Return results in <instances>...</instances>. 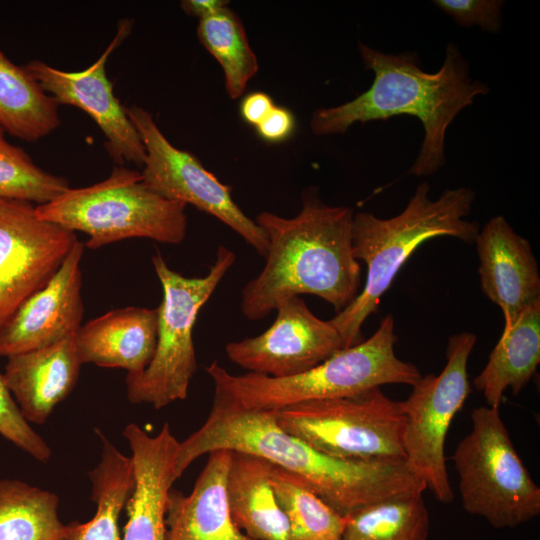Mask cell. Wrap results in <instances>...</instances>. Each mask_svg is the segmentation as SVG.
I'll return each mask as SVG.
<instances>
[{"instance_id": "obj_6", "label": "cell", "mask_w": 540, "mask_h": 540, "mask_svg": "<svg viewBox=\"0 0 540 540\" xmlns=\"http://www.w3.org/2000/svg\"><path fill=\"white\" fill-rule=\"evenodd\" d=\"M185 209L186 204L149 189L140 171L119 165L101 182L68 188L54 200L36 205L41 219L86 233L85 246L90 249L129 238L180 244L187 232Z\"/></svg>"}, {"instance_id": "obj_20", "label": "cell", "mask_w": 540, "mask_h": 540, "mask_svg": "<svg viewBox=\"0 0 540 540\" xmlns=\"http://www.w3.org/2000/svg\"><path fill=\"white\" fill-rule=\"evenodd\" d=\"M157 328V308L114 309L81 325L75 334V345L82 364L138 374L154 356Z\"/></svg>"}, {"instance_id": "obj_9", "label": "cell", "mask_w": 540, "mask_h": 540, "mask_svg": "<svg viewBox=\"0 0 540 540\" xmlns=\"http://www.w3.org/2000/svg\"><path fill=\"white\" fill-rule=\"evenodd\" d=\"M278 425L317 451L348 460L404 459L400 401L380 387L274 410Z\"/></svg>"}, {"instance_id": "obj_2", "label": "cell", "mask_w": 540, "mask_h": 540, "mask_svg": "<svg viewBox=\"0 0 540 540\" xmlns=\"http://www.w3.org/2000/svg\"><path fill=\"white\" fill-rule=\"evenodd\" d=\"M301 200L292 218L267 211L256 217L268 247L262 270L242 289L240 307L248 320L264 319L281 301L303 294L322 298L338 314L359 294L353 209L326 204L315 187L306 188Z\"/></svg>"}, {"instance_id": "obj_26", "label": "cell", "mask_w": 540, "mask_h": 540, "mask_svg": "<svg viewBox=\"0 0 540 540\" xmlns=\"http://www.w3.org/2000/svg\"><path fill=\"white\" fill-rule=\"evenodd\" d=\"M429 527L423 493L409 494L345 516L341 540H427Z\"/></svg>"}, {"instance_id": "obj_22", "label": "cell", "mask_w": 540, "mask_h": 540, "mask_svg": "<svg viewBox=\"0 0 540 540\" xmlns=\"http://www.w3.org/2000/svg\"><path fill=\"white\" fill-rule=\"evenodd\" d=\"M540 362V302L528 308L500 339L483 370L473 381L487 406L499 408L504 393L518 395L534 376Z\"/></svg>"}, {"instance_id": "obj_19", "label": "cell", "mask_w": 540, "mask_h": 540, "mask_svg": "<svg viewBox=\"0 0 540 540\" xmlns=\"http://www.w3.org/2000/svg\"><path fill=\"white\" fill-rule=\"evenodd\" d=\"M231 453L210 452L188 495L171 489L164 540H254L235 525L230 515L226 479Z\"/></svg>"}, {"instance_id": "obj_24", "label": "cell", "mask_w": 540, "mask_h": 540, "mask_svg": "<svg viewBox=\"0 0 540 540\" xmlns=\"http://www.w3.org/2000/svg\"><path fill=\"white\" fill-rule=\"evenodd\" d=\"M96 432L102 453L88 473L96 512L87 522L73 521L72 540H122L119 519L134 487L133 464L100 430Z\"/></svg>"}, {"instance_id": "obj_18", "label": "cell", "mask_w": 540, "mask_h": 540, "mask_svg": "<svg viewBox=\"0 0 540 540\" xmlns=\"http://www.w3.org/2000/svg\"><path fill=\"white\" fill-rule=\"evenodd\" d=\"M81 365L72 335L8 357L3 377L25 420L43 424L77 384Z\"/></svg>"}, {"instance_id": "obj_4", "label": "cell", "mask_w": 540, "mask_h": 540, "mask_svg": "<svg viewBox=\"0 0 540 540\" xmlns=\"http://www.w3.org/2000/svg\"><path fill=\"white\" fill-rule=\"evenodd\" d=\"M429 191L427 182L419 184L405 209L388 219L371 212L354 214L353 254L367 266L366 281L354 301L329 320L339 332L345 349L364 340L363 323L376 312L380 298L422 243L442 236L467 244L475 242L479 223L466 219L475 192L467 187L447 189L432 201Z\"/></svg>"}, {"instance_id": "obj_15", "label": "cell", "mask_w": 540, "mask_h": 540, "mask_svg": "<svg viewBox=\"0 0 540 540\" xmlns=\"http://www.w3.org/2000/svg\"><path fill=\"white\" fill-rule=\"evenodd\" d=\"M84 247L78 240L50 281L1 327L0 356L8 358L76 334L84 314L80 270Z\"/></svg>"}, {"instance_id": "obj_1", "label": "cell", "mask_w": 540, "mask_h": 540, "mask_svg": "<svg viewBox=\"0 0 540 540\" xmlns=\"http://www.w3.org/2000/svg\"><path fill=\"white\" fill-rule=\"evenodd\" d=\"M216 450L266 459L296 475L343 517L383 500L426 490L425 483L404 459L348 460L329 456L284 431L274 410L247 409L214 393L206 421L179 444L177 479L197 458Z\"/></svg>"}, {"instance_id": "obj_32", "label": "cell", "mask_w": 540, "mask_h": 540, "mask_svg": "<svg viewBox=\"0 0 540 540\" xmlns=\"http://www.w3.org/2000/svg\"><path fill=\"white\" fill-rule=\"evenodd\" d=\"M295 129V117L285 107L274 106L269 114L256 126L264 141L278 143L288 139Z\"/></svg>"}, {"instance_id": "obj_12", "label": "cell", "mask_w": 540, "mask_h": 540, "mask_svg": "<svg viewBox=\"0 0 540 540\" xmlns=\"http://www.w3.org/2000/svg\"><path fill=\"white\" fill-rule=\"evenodd\" d=\"M77 241L74 232L41 219L33 203L0 197V329L50 281Z\"/></svg>"}, {"instance_id": "obj_5", "label": "cell", "mask_w": 540, "mask_h": 540, "mask_svg": "<svg viewBox=\"0 0 540 540\" xmlns=\"http://www.w3.org/2000/svg\"><path fill=\"white\" fill-rule=\"evenodd\" d=\"M394 317L385 316L367 340L343 349L317 366L290 377L247 372L235 375L217 361L205 370L214 393L241 407L277 410L301 402L348 396L385 384L413 386L422 376L418 368L395 354Z\"/></svg>"}, {"instance_id": "obj_27", "label": "cell", "mask_w": 540, "mask_h": 540, "mask_svg": "<svg viewBox=\"0 0 540 540\" xmlns=\"http://www.w3.org/2000/svg\"><path fill=\"white\" fill-rule=\"evenodd\" d=\"M197 36L202 46L220 64L229 97H241L259 65L239 16L227 6L200 19Z\"/></svg>"}, {"instance_id": "obj_3", "label": "cell", "mask_w": 540, "mask_h": 540, "mask_svg": "<svg viewBox=\"0 0 540 540\" xmlns=\"http://www.w3.org/2000/svg\"><path fill=\"white\" fill-rule=\"evenodd\" d=\"M366 69L373 71L370 88L339 106L316 109L310 128L317 136L344 134L356 122L386 120L399 115L417 117L424 137L409 174L429 176L445 164V135L456 116L489 93L482 81L472 79L469 63L452 42L440 69L427 73L416 52L388 54L359 42Z\"/></svg>"}, {"instance_id": "obj_33", "label": "cell", "mask_w": 540, "mask_h": 540, "mask_svg": "<svg viewBox=\"0 0 540 540\" xmlns=\"http://www.w3.org/2000/svg\"><path fill=\"white\" fill-rule=\"evenodd\" d=\"M275 106L272 98L260 91L247 94L240 103V114L245 122L257 126Z\"/></svg>"}, {"instance_id": "obj_28", "label": "cell", "mask_w": 540, "mask_h": 540, "mask_svg": "<svg viewBox=\"0 0 540 540\" xmlns=\"http://www.w3.org/2000/svg\"><path fill=\"white\" fill-rule=\"evenodd\" d=\"M270 482L289 526V540H341L345 517L296 475L273 464Z\"/></svg>"}, {"instance_id": "obj_30", "label": "cell", "mask_w": 540, "mask_h": 540, "mask_svg": "<svg viewBox=\"0 0 540 540\" xmlns=\"http://www.w3.org/2000/svg\"><path fill=\"white\" fill-rule=\"evenodd\" d=\"M0 434L40 462L50 459L52 451L45 440L22 416L0 372Z\"/></svg>"}, {"instance_id": "obj_16", "label": "cell", "mask_w": 540, "mask_h": 540, "mask_svg": "<svg viewBox=\"0 0 540 540\" xmlns=\"http://www.w3.org/2000/svg\"><path fill=\"white\" fill-rule=\"evenodd\" d=\"M474 243L482 292L499 306L503 330L509 329L528 308L540 302L539 269L530 243L503 216L491 218Z\"/></svg>"}, {"instance_id": "obj_7", "label": "cell", "mask_w": 540, "mask_h": 540, "mask_svg": "<svg viewBox=\"0 0 540 540\" xmlns=\"http://www.w3.org/2000/svg\"><path fill=\"white\" fill-rule=\"evenodd\" d=\"M161 283L163 297L158 310L157 343L154 356L144 371L127 374V398L161 409L188 395L197 370L193 328L201 308L236 261L235 253L219 245L206 275L186 277L172 270L162 254L151 258Z\"/></svg>"}, {"instance_id": "obj_34", "label": "cell", "mask_w": 540, "mask_h": 540, "mask_svg": "<svg viewBox=\"0 0 540 540\" xmlns=\"http://www.w3.org/2000/svg\"><path fill=\"white\" fill-rule=\"evenodd\" d=\"M181 8L188 15L198 17L199 20L206 18L228 6L225 0H184Z\"/></svg>"}, {"instance_id": "obj_8", "label": "cell", "mask_w": 540, "mask_h": 540, "mask_svg": "<svg viewBox=\"0 0 540 540\" xmlns=\"http://www.w3.org/2000/svg\"><path fill=\"white\" fill-rule=\"evenodd\" d=\"M471 431L452 460L466 512L494 528H515L540 514V488L517 453L499 408L471 413Z\"/></svg>"}, {"instance_id": "obj_10", "label": "cell", "mask_w": 540, "mask_h": 540, "mask_svg": "<svg viewBox=\"0 0 540 540\" xmlns=\"http://www.w3.org/2000/svg\"><path fill=\"white\" fill-rule=\"evenodd\" d=\"M476 340L468 331L450 336L443 371L422 375L409 396L400 401L405 418V462L442 503L454 499L444 447L452 420L471 392L467 364Z\"/></svg>"}, {"instance_id": "obj_23", "label": "cell", "mask_w": 540, "mask_h": 540, "mask_svg": "<svg viewBox=\"0 0 540 540\" xmlns=\"http://www.w3.org/2000/svg\"><path fill=\"white\" fill-rule=\"evenodd\" d=\"M58 108L25 67L14 64L0 49V126L6 133L38 141L60 126Z\"/></svg>"}, {"instance_id": "obj_25", "label": "cell", "mask_w": 540, "mask_h": 540, "mask_svg": "<svg viewBox=\"0 0 540 540\" xmlns=\"http://www.w3.org/2000/svg\"><path fill=\"white\" fill-rule=\"evenodd\" d=\"M57 494L16 479L0 480V540H72Z\"/></svg>"}, {"instance_id": "obj_11", "label": "cell", "mask_w": 540, "mask_h": 540, "mask_svg": "<svg viewBox=\"0 0 540 540\" xmlns=\"http://www.w3.org/2000/svg\"><path fill=\"white\" fill-rule=\"evenodd\" d=\"M125 110L145 146L141 171L145 185L167 199L190 204L217 218L265 257L267 237L233 200L231 187L208 171L195 155L172 145L147 110L135 105Z\"/></svg>"}, {"instance_id": "obj_29", "label": "cell", "mask_w": 540, "mask_h": 540, "mask_svg": "<svg viewBox=\"0 0 540 540\" xmlns=\"http://www.w3.org/2000/svg\"><path fill=\"white\" fill-rule=\"evenodd\" d=\"M0 126V197L46 204L70 188L69 181L37 166L21 148L5 138Z\"/></svg>"}, {"instance_id": "obj_13", "label": "cell", "mask_w": 540, "mask_h": 540, "mask_svg": "<svg viewBox=\"0 0 540 540\" xmlns=\"http://www.w3.org/2000/svg\"><path fill=\"white\" fill-rule=\"evenodd\" d=\"M275 311L267 330L227 343L231 362L251 373L282 378L303 373L345 349L337 329L317 317L300 296L281 301Z\"/></svg>"}, {"instance_id": "obj_21", "label": "cell", "mask_w": 540, "mask_h": 540, "mask_svg": "<svg viewBox=\"0 0 540 540\" xmlns=\"http://www.w3.org/2000/svg\"><path fill=\"white\" fill-rule=\"evenodd\" d=\"M226 495L235 525L254 540H289V526L270 477L273 464L266 459L231 451Z\"/></svg>"}, {"instance_id": "obj_31", "label": "cell", "mask_w": 540, "mask_h": 540, "mask_svg": "<svg viewBox=\"0 0 540 540\" xmlns=\"http://www.w3.org/2000/svg\"><path fill=\"white\" fill-rule=\"evenodd\" d=\"M433 3L461 27L478 26L493 34L501 30L502 0H434Z\"/></svg>"}, {"instance_id": "obj_14", "label": "cell", "mask_w": 540, "mask_h": 540, "mask_svg": "<svg viewBox=\"0 0 540 540\" xmlns=\"http://www.w3.org/2000/svg\"><path fill=\"white\" fill-rule=\"evenodd\" d=\"M131 29L132 21L122 20L107 49L85 70L66 72L40 60H32L24 67L59 105L75 106L94 120L105 136L104 147L116 165L134 163L143 167L145 146L125 107L114 95L113 85L106 73L108 57L130 34Z\"/></svg>"}, {"instance_id": "obj_17", "label": "cell", "mask_w": 540, "mask_h": 540, "mask_svg": "<svg viewBox=\"0 0 540 540\" xmlns=\"http://www.w3.org/2000/svg\"><path fill=\"white\" fill-rule=\"evenodd\" d=\"M130 450L134 487L126 502L122 540H164L169 492L177 480L175 462L180 441L164 423L156 435L135 423L124 431Z\"/></svg>"}]
</instances>
